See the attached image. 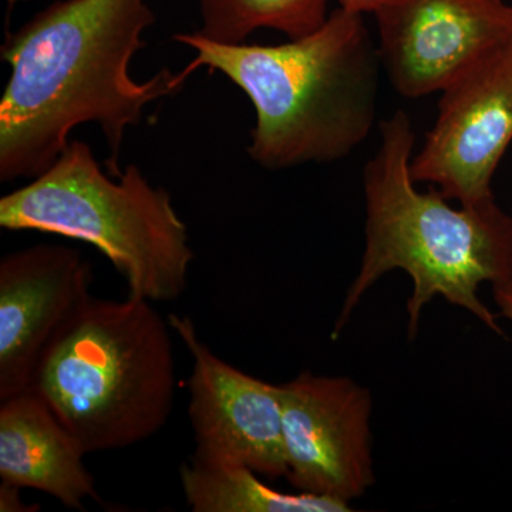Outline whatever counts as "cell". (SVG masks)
Masks as SVG:
<instances>
[{
	"instance_id": "cell-8",
	"label": "cell",
	"mask_w": 512,
	"mask_h": 512,
	"mask_svg": "<svg viewBox=\"0 0 512 512\" xmlns=\"http://www.w3.org/2000/svg\"><path fill=\"white\" fill-rule=\"evenodd\" d=\"M167 319L192 357L188 419L194 453L245 464L271 480L286 477L279 384L249 376L215 355L190 316Z\"/></svg>"
},
{
	"instance_id": "cell-13",
	"label": "cell",
	"mask_w": 512,
	"mask_h": 512,
	"mask_svg": "<svg viewBox=\"0 0 512 512\" xmlns=\"http://www.w3.org/2000/svg\"><path fill=\"white\" fill-rule=\"evenodd\" d=\"M200 33L221 43H244L259 29L291 39L311 35L328 19V0H198Z\"/></svg>"
},
{
	"instance_id": "cell-11",
	"label": "cell",
	"mask_w": 512,
	"mask_h": 512,
	"mask_svg": "<svg viewBox=\"0 0 512 512\" xmlns=\"http://www.w3.org/2000/svg\"><path fill=\"white\" fill-rule=\"evenodd\" d=\"M84 453L45 400L33 392L0 402V478L56 498L63 507L83 511L100 501Z\"/></svg>"
},
{
	"instance_id": "cell-6",
	"label": "cell",
	"mask_w": 512,
	"mask_h": 512,
	"mask_svg": "<svg viewBox=\"0 0 512 512\" xmlns=\"http://www.w3.org/2000/svg\"><path fill=\"white\" fill-rule=\"evenodd\" d=\"M439 114L410 171L447 200L494 198L491 180L512 141V37L491 47L441 90Z\"/></svg>"
},
{
	"instance_id": "cell-14",
	"label": "cell",
	"mask_w": 512,
	"mask_h": 512,
	"mask_svg": "<svg viewBox=\"0 0 512 512\" xmlns=\"http://www.w3.org/2000/svg\"><path fill=\"white\" fill-rule=\"evenodd\" d=\"M402 0H338L339 8L346 12L357 13V15H365V13H377L397 5Z\"/></svg>"
},
{
	"instance_id": "cell-16",
	"label": "cell",
	"mask_w": 512,
	"mask_h": 512,
	"mask_svg": "<svg viewBox=\"0 0 512 512\" xmlns=\"http://www.w3.org/2000/svg\"><path fill=\"white\" fill-rule=\"evenodd\" d=\"M494 299L501 316L512 322V289H494Z\"/></svg>"
},
{
	"instance_id": "cell-9",
	"label": "cell",
	"mask_w": 512,
	"mask_h": 512,
	"mask_svg": "<svg viewBox=\"0 0 512 512\" xmlns=\"http://www.w3.org/2000/svg\"><path fill=\"white\" fill-rule=\"evenodd\" d=\"M376 19L380 63L407 99L441 92L512 37V5L504 0H402Z\"/></svg>"
},
{
	"instance_id": "cell-2",
	"label": "cell",
	"mask_w": 512,
	"mask_h": 512,
	"mask_svg": "<svg viewBox=\"0 0 512 512\" xmlns=\"http://www.w3.org/2000/svg\"><path fill=\"white\" fill-rule=\"evenodd\" d=\"M174 40L197 53L194 72H220L247 94L255 109L248 154L266 170L342 160L372 131L382 63L363 15L333 10L284 45L221 43L200 32Z\"/></svg>"
},
{
	"instance_id": "cell-7",
	"label": "cell",
	"mask_w": 512,
	"mask_h": 512,
	"mask_svg": "<svg viewBox=\"0 0 512 512\" xmlns=\"http://www.w3.org/2000/svg\"><path fill=\"white\" fill-rule=\"evenodd\" d=\"M289 483L350 503L375 484L372 393L343 376L302 372L279 384Z\"/></svg>"
},
{
	"instance_id": "cell-10",
	"label": "cell",
	"mask_w": 512,
	"mask_h": 512,
	"mask_svg": "<svg viewBox=\"0 0 512 512\" xmlns=\"http://www.w3.org/2000/svg\"><path fill=\"white\" fill-rule=\"evenodd\" d=\"M79 249L39 244L0 261V402L30 390L43 353L92 298Z\"/></svg>"
},
{
	"instance_id": "cell-4",
	"label": "cell",
	"mask_w": 512,
	"mask_h": 512,
	"mask_svg": "<svg viewBox=\"0 0 512 512\" xmlns=\"http://www.w3.org/2000/svg\"><path fill=\"white\" fill-rule=\"evenodd\" d=\"M171 330L147 299L92 296L47 346L30 390L84 453L136 446L163 430L173 412Z\"/></svg>"
},
{
	"instance_id": "cell-12",
	"label": "cell",
	"mask_w": 512,
	"mask_h": 512,
	"mask_svg": "<svg viewBox=\"0 0 512 512\" xmlns=\"http://www.w3.org/2000/svg\"><path fill=\"white\" fill-rule=\"evenodd\" d=\"M245 464L194 453L180 468L194 512H348L350 504L320 495L285 494L262 483Z\"/></svg>"
},
{
	"instance_id": "cell-15",
	"label": "cell",
	"mask_w": 512,
	"mask_h": 512,
	"mask_svg": "<svg viewBox=\"0 0 512 512\" xmlns=\"http://www.w3.org/2000/svg\"><path fill=\"white\" fill-rule=\"evenodd\" d=\"M22 488L5 483L0 484V511L2 512H30L32 508L26 505L20 497Z\"/></svg>"
},
{
	"instance_id": "cell-3",
	"label": "cell",
	"mask_w": 512,
	"mask_h": 512,
	"mask_svg": "<svg viewBox=\"0 0 512 512\" xmlns=\"http://www.w3.org/2000/svg\"><path fill=\"white\" fill-rule=\"evenodd\" d=\"M412 121L403 110L380 123V146L363 171L366 248L333 329L338 338L365 293L393 269L413 281L407 302L409 338L419 332L421 311L436 296L466 309L503 335L478 289H512V217L494 198L454 210L436 191H417L410 165Z\"/></svg>"
},
{
	"instance_id": "cell-1",
	"label": "cell",
	"mask_w": 512,
	"mask_h": 512,
	"mask_svg": "<svg viewBox=\"0 0 512 512\" xmlns=\"http://www.w3.org/2000/svg\"><path fill=\"white\" fill-rule=\"evenodd\" d=\"M154 22L147 0H57L9 35L2 47L12 73L0 101V180L45 173L84 123L103 131L110 175L123 173L127 128L194 73L187 66L143 83L131 77V60Z\"/></svg>"
},
{
	"instance_id": "cell-5",
	"label": "cell",
	"mask_w": 512,
	"mask_h": 512,
	"mask_svg": "<svg viewBox=\"0 0 512 512\" xmlns=\"http://www.w3.org/2000/svg\"><path fill=\"white\" fill-rule=\"evenodd\" d=\"M101 171L92 148L70 141L32 183L0 200V227L86 242L123 276L128 295L174 302L184 295L195 254L170 192L138 170Z\"/></svg>"
}]
</instances>
